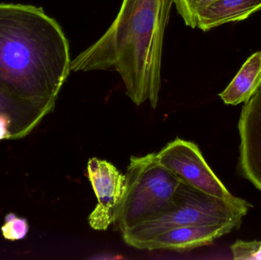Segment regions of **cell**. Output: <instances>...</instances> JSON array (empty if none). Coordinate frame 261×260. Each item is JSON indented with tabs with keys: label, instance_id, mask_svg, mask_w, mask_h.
Masks as SVG:
<instances>
[{
	"label": "cell",
	"instance_id": "1",
	"mask_svg": "<svg viewBox=\"0 0 261 260\" xmlns=\"http://www.w3.org/2000/svg\"><path fill=\"white\" fill-rule=\"evenodd\" d=\"M70 64L68 41L42 8L0 3V93L52 112Z\"/></svg>",
	"mask_w": 261,
	"mask_h": 260
},
{
	"label": "cell",
	"instance_id": "2",
	"mask_svg": "<svg viewBox=\"0 0 261 260\" xmlns=\"http://www.w3.org/2000/svg\"><path fill=\"white\" fill-rule=\"evenodd\" d=\"M173 0H123L105 34L71 61L73 71L115 70L136 105L156 108L161 85L164 32Z\"/></svg>",
	"mask_w": 261,
	"mask_h": 260
},
{
	"label": "cell",
	"instance_id": "3",
	"mask_svg": "<svg viewBox=\"0 0 261 260\" xmlns=\"http://www.w3.org/2000/svg\"><path fill=\"white\" fill-rule=\"evenodd\" d=\"M251 207L242 198H217L182 183L176 201L170 209L121 234L127 245L142 250L144 244L152 238L177 227L224 224L239 227Z\"/></svg>",
	"mask_w": 261,
	"mask_h": 260
},
{
	"label": "cell",
	"instance_id": "4",
	"mask_svg": "<svg viewBox=\"0 0 261 260\" xmlns=\"http://www.w3.org/2000/svg\"><path fill=\"white\" fill-rule=\"evenodd\" d=\"M125 177V195L114 223L121 233L170 209L182 183L160 164L156 153L132 156Z\"/></svg>",
	"mask_w": 261,
	"mask_h": 260
},
{
	"label": "cell",
	"instance_id": "5",
	"mask_svg": "<svg viewBox=\"0 0 261 260\" xmlns=\"http://www.w3.org/2000/svg\"><path fill=\"white\" fill-rule=\"evenodd\" d=\"M156 159L161 166L182 183L204 193L223 199L234 196L208 166L199 146L193 142L177 137L156 153Z\"/></svg>",
	"mask_w": 261,
	"mask_h": 260
},
{
	"label": "cell",
	"instance_id": "6",
	"mask_svg": "<svg viewBox=\"0 0 261 260\" xmlns=\"http://www.w3.org/2000/svg\"><path fill=\"white\" fill-rule=\"evenodd\" d=\"M88 178L98 204L88 218L96 230H107L117 219L125 192L126 177L107 160L93 157L87 163Z\"/></svg>",
	"mask_w": 261,
	"mask_h": 260
},
{
	"label": "cell",
	"instance_id": "7",
	"mask_svg": "<svg viewBox=\"0 0 261 260\" xmlns=\"http://www.w3.org/2000/svg\"><path fill=\"white\" fill-rule=\"evenodd\" d=\"M239 131V172L261 192V85L242 107Z\"/></svg>",
	"mask_w": 261,
	"mask_h": 260
},
{
	"label": "cell",
	"instance_id": "8",
	"mask_svg": "<svg viewBox=\"0 0 261 260\" xmlns=\"http://www.w3.org/2000/svg\"><path fill=\"white\" fill-rule=\"evenodd\" d=\"M239 227L234 224H199L177 227L152 238L144 244L142 250L187 251L210 245Z\"/></svg>",
	"mask_w": 261,
	"mask_h": 260
},
{
	"label": "cell",
	"instance_id": "9",
	"mask_svg": "<svg viewBox=\"0 0 261 260\" xmlns=\"http://www.w3.org/2000/svg\"><path fill=\"white\" fill-rule=\"evenodd\" d=\"M261 10V0H215L201 11L196 27L203 32L226 23L243 21Z\"/></svg>",
	"mask_w": 261,
	"mask_h": 260
},
{
	"label": "cell",
	"instance_id": "10",
	"mask_svg": "<svg viewBox=\"0 0 261 260\" xmlns=\"http://www.w3.org/2000/svg\"><path fill=\"white\" fill-rule=\"evenodd\" d=\"M50 113L38 104L0 93V114H6L12 120V140L30 134Z\"/></svg>",
	"mask_w": 261,
	"mask_h": 260
},
{
	"label": "cell",
	"instance_id": "11",
	"mask_svg": "<svg viewBox=\"0 0 261 260\" xmlns=\"http://www.w3.org/2000/svg\"><path fill=\"white\" fill-rule=\"evenodd\" d=\"M261 85V52L248 58L225 90L219 95L226 105H238L248 102Z\"/></svg>",
	"mask_w": 261,
	"mask_h": 260
},
{
	"label": "cell",
	"instance_id": "12",
	"mask_svg": "<svg viewBox=\"0 0 261 260\" xmlns=\"http://www.w3.org/2000/svg\"><path fill=\"white\" fill-rule=\"evenodd\" d=\"M1 230L5 239L11 241H20L27 236L29 224L25 218L9 213L5 217L4 224L2 226Z\"/></svg>",
	"mask_w": 261,
	"mask_h": 260
},
{
	"label": "cell",
	"instance_id": "13",
	"mask_svg": "<svg viewBox=\"0 0 261 260\" xmlns=\"http://www.w3.org/2000/svg\"><path fill=\"white\" fill-rule=\"evenodd\" d=\"M214 1L215 0H185L184 3L176 6V10L182 17L186 25L190 26L192 28H196L198 14Z\"/></svg>",
	"mask_w": 261,
	"mask_h": 260
},
{
	"label": "cell",
	"instance_id": "14",
	"mask_svg": "<svg viewBox=\"0 0 261 260\" xmlns=\"http://www.w3.org/2000/svg\"><path fill=\"white\" fill-rule=\"evenodd\" d=\"M231 251L234 259L260 260L261 241L238 240L231 245Z\"/></svg>",
	"mask_w": 261,
	"mask_h": 260
},
{
	"label": "cell",
	"instance_id": "15",
	"mask_svg": "<svg viewBox=\"0 0 261 260\" xmlns=\"http://www.w3.org/2000/svg\"><path fill=\"white\" fill-rule=\"evenodd\" d=\"M12 120L6 114H0V140H12Z\"/></svg>",
	"mask_w": 261,
	"mask_h": 260
},
{
	"label": "cell",
	"instance_id": "16",
	"mask_svg": "<svg viewBox=\"0 0 261 260\" xmlns=\"http://www.w3.org/2000/svg\"><path fill=\"white\" fill-rule=\"evenodd\" d=\"M185 0H173V3H175L176 6H178V5L181 4V3H184Z\"/></svg>",
	"mask_w": 261,
	"mask_h": 260
}]
</instances>
